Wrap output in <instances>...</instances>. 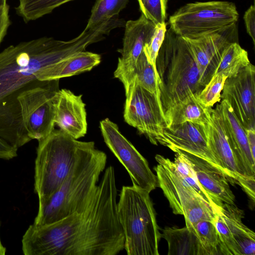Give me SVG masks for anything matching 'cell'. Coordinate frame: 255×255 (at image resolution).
I'll return each instance as SVG.
<instances>
[{
    "instance_id": "74e56055",
    "label": "cell",
    "mask_w": 255,
    "mask_h": 255,
    "mask_svg": "<svg viewBox=\"0 0 255 255\" xmlns=\"http://www.w3.org/2000/svg\"><path fill=\"white\" fill-rule=\"evenodd\" d=\"M6 252L5 248L2 245L0 238V255H4Z\"/></svg>"
},
{
    "instance_id": "5b68a950",
    "label": "cell",
    "mask_w": 255,
    "mask_h": 255,
    "mask_svg": "<svg viewBox=\"0 0 255 255\" xmlns=\"http://www.w3.org/2000/svg\"><path fill=\"white\" fill-rule=\"evenodd\" d=\"M146 190L132 183L123 186L117 204L128 255H158L161 238L156 212Z\"/></svg>"
},
{
    "instance_id": "5bb4252c",
    "label": "cell",
    "mask_w": 255,
    "mask_h": 255,
    "mask_svg": "<svg viewBox=\"0 0 255 255\" xmlns=\"http://www.w3.org/2000/svg\"><path fill=\"white\" fill-rule=\"evenodd\" d=\"M221 99L226 101L244 129L255 128V67L251 63L227 78Z\"/></svg>"
},
{
    "instance_id": "ba28073f",
    "label": "cell",
    "mask_w": 255,
    "mask_h": 255,
    "mask_svg": "<svg viewBox=\"0 0 255 255\" xmlns=\"http://www.w3.org/2000/svg\"><path fill=\"white\" fill-rule=\"evenodd\" d=\"M239 17L235 4L225 1L196 2L185 4L169 19L176 35L199 38L236 23Z\"/></svg>"
},
{
    "instance_id": "44dd1931",
    "label": "cell",
    "mask_w": 255,
    "mask_h": 255,
    "mask_svg": "<svg viewBox=\"0 0 255 255\" xmlns=\"http://www.w3.org/2000/svg\"><path fill=\"white\" fill-rule=\"evenodd\" d=\"M101 61L99 54L83 51L43 68L36 77L39 81L59 80L90 71Z\"/></svg>"
},
{
    "instance_id": "9c48e42d",
    "label": "cell",
    "mask_w": 255,
    "mask_h": 255,
    "mask_svg": "<svg viewBox=\"0 0 255 255\" xmlns=\"http://www.w3.org/2000/svg\"><path fill=\"white\" fill-rule=\"evenodd\" d=\"M59 81L35 80L17 97L23 127L31 140H41L54 129Z\"/></svg>"
},
{
    "instance_id": "4fadbf2b",
    "label": "cell",
    "mask_w": 255,
    "mask_h": 255,
    "mask_svg": "<svg viewBox=\"0 0 255 255\" xmlns=\"http://www.w3.org/2000/svg\"><path fill=\"white\" fill-rule=\"evenodd\" d=\"M182 38L191 51L204 87L214 75L224 50L230 44L238 42V29L235 23L199 38Z\"/></svg>"
},
{
    "instance_id": "d590c367",
    "label": "cell",
    "mask_w": 255,
    "mask_h": 255,
    "mask_svg": "<svg viewBox=\"0 0 255 255\" xmlns=\"http://www.w3.org/2000/svg\"><path fill=\"white\" fill-rule=\"evenodd\" d=\"M17 148L11 146L0 137V159H11L17 155Z\"/></svg>"
},
{
    "instance_id": "e0dca14e",
    "label": "cell",
    "mask_w": 255,
    "mask_h": 255,
    "mask_svg": "<svg viewBox=\"0 0 255 255\" xmlns=\"http://www.w3.org/2000/svg\"><path fill=\"white\" fill-rule=\"evenodd\" d=\"M171 150L179 153L189 165L199 183L215 204L218 206L224 203L235 205V196L226 175L221 170L193 154L178 149Z\"/></svg>"
},
{
    "instance_id": "9a60e30c",
    "label": "cell",
    "mask_w": 255,
    "mask_h": 255,
    "mask_svg": "<svg viewBox=\"0 0 255 255\" xmlns=\"http://www.w3.org/2000/svg\"><path fill=\"white\" fill-rule=\"evenodd\" d=\"M125 26L123 47L118 50L121 56L114 75L123 83L125 90L132 82L137 60L144 46L150 41L155 25L141 14L136 20L127 21Z\"/></svg>"
},
{
    "instance_id": "3957f363",
    "label": "cell",
    "mask_w": 255,
    "mask_h": 255,
    "mask_svg": "<svg viewBox=\"0 0 255 255\" xmlns=\"http://www.w3.org/2000/svg\"><path fill=\"white\" fill-rule=\"evenodd\" d=\"M107 160L106 154L96 148L93 142L80 155L59 188L46 203L38 206L33 224H52L84 211L96 196Z\"/></svg>"
},
{
    "instance_id": "484cf974",
    "label": "cell",
    "mask_w": 255,
    "mask_h": 255,
    "mask_svg": "<svg viewBox=\"0 0 255 255\" xmlns=\"http://www.w3.org/2000/svg\"><path fill=\"white\" fill-rule=\"evenodd\" d=\"M128 0H96L85 29H88L117 17Z\"/></svg>"
},
{
    "instance_id": "603a6c76",
    "label": "cell",
    "mask_w": 255,
    "mask_h": 255,
    "mask_svg": "<svg viewBox=\"0 0 255 255\" xmlns=\"http://www.w3.org/2000/svg\"><path fill=\"white\" fill-rule=\"evenodd\" d=\"M161 236L168 243V255H204L196 234L186 226L165 227Z\"/></svg>"
},
{
    "instance_id": "d6a6232c",
    "label": "cell",
    "mask_w": 255,
    "mask_h": 255,
    "mask_svg": "<svg viewBox=\"0 0 255 255\" xmlns=\"http://www.w3.org/2000/svg\"><path fill=\"white\" fill-rule=\"evenodd\" d=\"M8 0H0V45L10 24Z\"/></svg>"
},
{
    "instance_id": "cb8c5ba5",
    "label": "cell",
    "mask_w": 255,
    "mask_h": 255,
    "mask_svg": "<svg viewBox=\"0 0 255 255\" xmlns=\"http://www.w3.org/2000/svg\"><path fill=\"white\" fill-rule=\"evenodd\" d=\"M250 63L248 52L238 42H233L224 50L214 74H222L229 78Z\"/></svg>"
},
{
    "instance_id": "e575fe53",
    "label": "cell",
    "mask_w": 255,
    "mask_h": 255,
    "mask_svg": "<svg viewBox=\"0 0 255 255\" xmlns=\"http://www.w3.org/2000/svg\"><path fill=\"white\" fill-rule=\"evenodd\" d=\"M244 19L248 34L252 38L253 43H255V7L251 5L246 11Z\"/></svg>"
},
{
    "instance_id": "836d02e7",
    "label": "cell",
    "mask_w": 255,
    "mask_h": 255,
    "mask_svg": "<svg viewBox=\"0 0 255 255\" xmlns=\"http://www.w3.org/2000/svg\"><path fill=\"white\" fill-rule=\"evenodd\" d=\"M236 184L241 187L250 199L254 203L255 176H247L242 174L238 178Z\"/></svg>"
},
{
    "instance_id": "2e32d148",
    "label": "cell",
    "mask_w": 255,
    "mask_h": 255,
    "mask_svg": "<svg viewBox=\"0 0 255 255\" xmlns=\"http://www.w3.org/2000/svg\"><path fill=\"white\" fill-rule=\"evenodd\" d=\"M204 125L185 122L166 127L157 143L201 157L222 171L209 146Z\"/></svg>"
},
{
    "instance_id": "8fae6325",
    "label": "cell",
    "mask_w": 255,
    "mask_h": 255,
    "mask_svg": "<svg viewBox=\"0 0 255 255\" xmlns=\"http://www.w3.org/2000/svg\"><path fill=\"white\" fill-rule=\"evenodd\" d=\"M104 142L128 172L132 183L149 193L158 187L157 177L146 159L122 133L118 125L106 118L100 122Z\"/></svg>"
},
{
    "instance_id": "ffe728a7",
    "label": "cell",
    "mask_w": 255,
    "mask_h": 255,
    "mask_svg": "<svg viewBox=\"0 0 255 255\" xmlns=\"http://www.w3.org/2000/svg\"><path fill=\"white\" fill-rule=\"evenodd\" d=\"M217 106L240 172L247 176H255V159L252 155L244 128L226 101L222 100Z\"/></svg>"
},
{
    "instance_id": "4316f807",
    "label": "cell",
    "mask_w": 255,
    "mask_h": 255,
    "mask_svg": "<svg viewBox=\"0 0 255 255\" xmlns=\"http://www.w3.org/2000/svg\"><path fill=\"white\" fill-rule=\"evenodd\" d=\"M190 230L197 236L204 255H219L218 236L211 220L199 221Z\"/></svg>"
},
{
    "instance_id": "30bf717a",
    "label": "cell",
    "mask_w": 255,
    "mask_h": 255,
    "mask_svg": "<svg viewBox=\"0 0 255 255\" xmlns=\"http://www.w3.org/2000/svg\"><path fill=\"white\" fill-rule=\"evenodd\" d=\"M125 91V121L136 128L151 143L157 145L166 124L156 94L142 87L135 76Z\"/></svg>"
},
{
    "instance_id": "f546056e",
    "label": "cell",
    "mask_w": 255,
    "mask_h": 255,
    "mask_svg": "<svg viewBox=\"0 0 255 255\" xmlns=\"http://www.w3.org/2000/svg\"><path fill=\"white\" fill-rule=\"evenodd\" d=\"M175 153L173 162L179 175L187 184L196 191L206 201L212 205H216L200 185L194 172L189 165L179 153Z\"/></svg>"
},
{
    "instance_id": "8d00e7d4",
    "label": "cell",
    "mask_w": 255,
    "mask_h": 255,
    "mask_svg": "<svg viewBox=\"0 0 255 255\" xmlns=\"http://www.w3.org/2000/svg\"><path fill=\"white\" fill-rule=\"evenodd\" d=\"M245 130L252 155L255 159V128L247 129Z\"/></svg>"
},
{
    "instance_id": "4dcf8cb0",
    "label": "cell",
    "mask_w": 255,
    "mask_h": 255,
    "mask_svg": "<svg viewBox=\"0 0 255 255\" xmlns=\"http://www.w3.org/2000/svg\"><path fill=\"white\" fill-rule=\"evenodd\" d=\"M142 14L155 25L165 23L167 0H137Z\"/></svg>"
},
{
    "instance_id": "f1b7e54d",
    "label": "cell",
    "mask_w": 255,
    "mask_h": 255,
    "mask_svg": "<svg viewBox=\"0 0 255 255\" xmlns=\"http://www.w3.org/2000/svg\"><path fill=\"white\" fill-rule=\"evenodd\" d=\"M227 77L222 74H214L199 93L198 98L205 106L212 107L221 101V93Z\"/></svg>"
},
{
    "instance_id": "277c9868",
    "label": "cell",
    "mask_w": 255,
    "mask_h": 255,
    "mask_svg": "<svg viewBox=\"0 0 255 255\" xmlns=\"http://www.w3.org/2000/svg\"><path fill=\"white\" fill-rule=\"evenodd\" d=\"M156 67L157 97L163 114L187 97L199 94L204 88L186 42L170 28L166 32Z\"/></svg>"
},
{
    "instance_id": "6da1fadb",
    "label": "cell",
    "mask_w": 255,
    "mask_h": 255,
    "mask_svg": "<svg viewBox=\"0 0 255 255\" xmlns=\"http://www.w3.org/2000/svg\"><path fill=\"white\" fill-rule=\"evenodd\" d=\"M117 191L115 169L109 166L84 211L52 224L29 226L21 241L23 254H118L124 249L125 237L117 214Z\"/></svg>"
},
{
    "instance_id": "d6986e66",
    "label": "cell",
    "mask_w": 255,
    "mask_h": 255,
    "mask_svg": "<svg viewBox=\"0 0 255 255\" xmlns=\"http://www.w3.org/2000/svg\"><path fill=\"white\" fill-rule=\"evenodd\" d=\"M209 146L229 182L236 184L242 174L229 143L219 109H210L208 122L204 125Z\"/></svg>"
},
{
    "instance_id": "1f68e13d",
    "label": "cell",
    "mask_w": 255,
    "mask_h": 255,
    "mask_svg": "<svg viewBox=\"0 0 255 255\" xmlns=\"http://www.w3.org/2000/svg\"><path fill=\"white\" fill-rule=\"evenodd\" d=\"M166 31L165 23L155 25L154 32L150 41L144 46L143 49L147 60L152 66L155 72L156 85L158 75L156 71V61L159 49L164 41Z\"/></svg>"
},
{
    "instance_id": "ac0fdd59",
    "label": "cell",
    "mask_w": 255,
    "mask_h": 255,
    "mask_svg": "<svg viewBox=\"0 0 255 255\" xmlns=\"http://www.w3.org/2000/svg\"><path fill=\"white\" fill-rule=\"evenodd\" d=\"M86 104L82 95L69 90L59 89L55 104V124L75 139L84 136L87 131Z\"/></svg>"
},
{
    "instance_id": "d4e9b609",
    "label": "cell",
    "mask_w": 255,
    "mask_h": 255,
    "mask_svg": "<svg viewBox=\"0 0 255 255\" xmlns=\"http://www.w3.org/2000/svg\"><path fill=\"white\" fill-rule=\"evenodd\" d=\"M73 0H18L17 13L29 22L51 12L55 8Z\"/></svg>"
},
{
    "instance_id": "8992f818",
    "label": "cell",
    "mask_w": 255,
    "mask_h": 255,
    "mask_svg": "<svg viewBox=\"0 0 255 255\" xmlns=\"http://www.w3.org/2000/svg\"><path fill=\"white\" fill-rule=\"evenodd\" d=\"M38 142L34 189L41 206L59 188L80 155L93 141H79L60 129H54Z\"/></svg>"
},
{
    "instance_id": "7a4b0ae2",
    "label": "cell",
    "mask_w": 255,
    "mask_h": 255,
    "mask_svg": "<svg viewBox=\"0 0 255 255\" xmlns=\"http://www.w3.org/2000/svg\"><path fill=\"white\" fill-rule=\"evenodd\" d=\"M88 37L68 41L42 37L10 45L0 52V137L18 148L31 140L24 130L18 95L43 68L85 51Z\"/></svg>"
},
{
    "instance_id": "7402d4cb",
    "label": "cell",
    "mask_w": 255,
    "mask_h": 255,
    "mask_svg": "<svg viewBox=\"0 0 255 255\" xmlns=\"http://www.w3.org/2000/svg\"><path fill=\"white\" fill-rule=\"evenodd\" d=\"M199 94H193L176 104L164 114L166 127L191 122L201 125L209 121L210 109L200 101Z\"/></svg>"
},
{
    "instance_id": "52a82bcc",
    "label": "cell",
    "mask_w": 255,
    "mask_h": 255,
    "mask_svg": "<svg viewBox=\"0 0 255 255\" xmlns=\"http://www.w3.org/2000/svg\"><path fill=\"white\" fill-rule=\"evenodd\" d=\"M154 167L158 187L168 200L174 214L183 215L186 226L191 229L199 221L212 220L217 205L206 201L179 175L173 161L162 155L155 156Z\"/></svg>"
},
{
    "instance_id": "83f0119b",
    "label": "cell",
    "mask_w": 255,
    "mask_h": 255,
    "mask_svg": "<svg viewBox=\"0 0 255 255\" xmlns=\"http://www.w3.org/2000/svg\"><path fill=\"white\" fill-rule=\"evenodd\" d=\"M134 75L142 87L157 95L156 74L143 51L137 60Z\"/></svg>"
},
{
    "instance_id": "7c38bea8",
    "label": "cell",
    "mask_w": 255,
    "mask_h": 255,
    "mask_svg": "<svg viewBox=\"0 0 255 255\" xmlns=\"http://www.w3.org/2000/svg\"><path fill=\"white\" fill-rule=\"evenodd\" d=\"M243 211L235 205L217 206L212 221L218 236L219 255H255V234L243 223Z\"/></svg>"
}]
</instances>
